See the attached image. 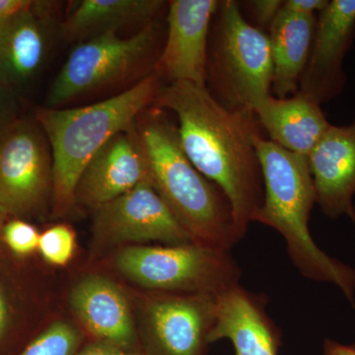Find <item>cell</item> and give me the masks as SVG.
<instances>
[{"label":"cell","mask_w":355,"mask_h":355,"mask_svg":"<svg viewBox=\"0 0 355 355\" xmlns=\"http://www.w3.org/2000/svg\"><path fill=\"white\" fill-rule=\"evenodd\" d=\"M214 20L207 49V88L226 109L254 114L272 95L268 36L245 20L234 0L220 1Z\"/></svg>","instance_id":"5b68a950"},{"label":"cell","mask_w":355,"mask_h":355,"mask_svg":"<svg viewBox=\"0 0 355 355\" xmlns=\"http://www.w3.org/2000/svg\"><path fill=\"white\" fill-rule=\"evenodd\" d=\"M10 85L7 81L6 73H4L3 69H2L1 64H0V88L4 86Z\"/></svg>","instance_id":"1f68e13d"},{"label":"cell","mask_w":355,"mask_h":355,"mask_svg":"<svg viewBox=\"0 0 355 355\" xmlns=\"http://www.w3.org/2000/svg\"><path fill=\"white\" fill-rule=\"evenodd\" d=\"M354 211H355V205H354Z\"/></svg>","instance_id":"d6a6232c"},{"label":"cell","mask_w":355,"mask_h":355,"mask_svg":"<svg viewBox=\"0 0 355 355\" xmlns=\"http://www.w3.org/2000/svg\"><path fill=\"white\" fill-rule=\"evenodd\" d=\"M323 355H355V343L343 345L327 338L324 343Z\"/></svg>","instance_id":"f1b7e54d"},{"label":"cell","mask_w":355,"mask_h":355,"mask_svg":"<svg viewBox=\"0 0 355 355\" xmlns=\"http://www.w3.org/2000/svg\"><path fill=\"white\" fill-rule=\"evenodd\" d=\"M164 6L161 0H83L60 24V36L78 44L123 26L146 27Z\"/></svg>","instance_id":"ffe728a7"},{"label":"cell","mask_w":355,"mask_h":355,"mask_svg":"<svg viewBox=\"0 0 355 355\" xmlns=\"http://www.w3.org/2000/svg\"><path fill=\"white\" fill-rule=\"evenodd\" d=\"M220 1L173 0L168 31L153 72L166 84L186 81L207 87L210 28Z\"/></svg>","instance_id":"30bf717a"},{"label":"cell","mask_w":355,"mask_h":355,"mask_svg":"<svg viewBox=\"0 0 355 355\" xmlns=\"http://www.w3.org/2000/svg\"><path fill=\"white\" fill-rule=\"evenodd\" d=\"M53 158L39 121L20 119L0 139V209L15 218L40 216L53 203Z\"/></svg>","instance_id":"ba28073f"},{"label":"cell","mask_w":355,"mask_h":355,"mask_svg":"<svg viewBox=\"0 0 355 355\" xmlns=\"http://www.w3.org/2000/svg\"><path fill=\"white\" fill-rule=\"evenodd\" d=\"M253 142L263 180V200L253 222L275 229L286 243L294 266L306 279L335 284L355 307V270L320 249L309 221L316 203L307 156L282 148L261 133Z\"/></svg>","instance_id":"7a4b0ae2"},{"label":"cell","mask_w":355,"mask_h":355,"mask_svg":"<svg viewBox=\"0 0 355 355\" xmlns=\"http://www.w3.org/2000/svg\"><path fill=\"white\" fill-rule=\"evenodd\" d=\"M254 20L261 27H270L282 9V0H254L247 2Z\"/></svg>","instance_id":"d4e9b609"},{"label":"cell","mask_w":355,"mask_h":355,"mask_svg":"<svg viewBox=\"0 0 355 355\" xmlns=\"http://www.w3.org/2000/svg\"><path fill=\"white\" fill-rule=\"evenodd\" d=\"M162 80L154 72L123 92L78 108L37 109L53 158L51 210L67 216L77 209L76 189L89 161L112 137L130 130L142 112L153 107Z\"/></svg>","instance_id":"277c9868"},{"label":"cell","mask_w":355,"mask_h":355,"mask_svg":"<svg viewBox=\"0 0 355 355\" xmlns=\"http://www.w3.org/2000/svg\"><path fill=\"white\" fill-rule=\"evenodd\" d=\"M71 306L77 317L102 342L127 349L135 338L127 298L111 280L87 277L72 291Z\"/></svg>","instance_id":"ac0fdd59"},{"label":"cell","mask_w":355,"mask_h":355,"mask_svg":"<svg viewBox=\"0 0 355 355\" xmlns=\"http://www.w3.org/2000/svg\"><path fill=\"white\" fill-rule=\"evenodd\" d=\"M40 235L34 225L18 218L6 222L2 232L4 244L19 257L29 256L38 249Z\"/></svg>","instance_id":"603a6c76"},{"label":"cell","mask_w":355,"mask_h":355,"mask_svg":"<svg viewBox=\"0 0 355 355\" xmlns=\"http://www.w3.org/2000/svg\"><path fill=\"white\" fill-rule=\"evenodd\" d=\"M329 0H286L282 10L297 15H315L328 6Z\"/></svg>","instance_id":"484cf974"},{"label":"cell","mask_w":355,"mask_h":355,"mask_svg":"<svg viewBox=\"0 0 355 355\" xmlns=\"http://www.w3.org/2000/svg\"><path fill=\"white\" fill-rule=\"evenodd\" d=\"M55 2L33 6L0 22V64L12 87L23 85L41 69L55 23Z\"/></svg>","instance_id":"2e32d148"},{"label":"cell","mask_w":355,"mask_h":355,"mask_svg":"<svg viewBox=\"0 0 355 355\" xmlns=\"http://www.w3.org/2000/svg\"><path fill=\"white\" fill-rule=\"evenodd\" d=\"M94 233L109 243L157 241L167 245L193 242L150 179L94 209Z\"/></svg>","instance_id":"9c48e42d"},{"label":"cell","mask_w":355,"mask_h":355,"mask_svg":"<svg viewBox=\"0 0 355 355\" xmlns=\"http://www.w3.org/2000/svg\"><path fill=\"white\" fill-rule=\"evenodd\" d=\"M9 316H10V312H9L8 303H7L4 292L0 286V340L3 338L7 327H8Z\"/></svg>","instance_id":"f546056e"},{"label":"cell","mask_w":355,"mask_h":355,"mask_svg":"<svg viewBox=\"0 0 355 355\" xmlns=\"http://www.w3.org/2000/svg\"><path fill=\"white\" fill-rule=\"evenodd\" d=\"M254 114L270 141L307 157L331 127L321 105L300 91L286 98L270 95Z\"/></svg>","instance_id":"e0dca14e"},{"label":"cell","mask_w":355,"mask_h":355,"mask_svg":"<svg viewBox=\"0 0 355 355\" xmlns=\"http://www.w3.org/2000/svg\"><path fill=\"white\" fill-rule=\"evenodd\" d=\"M149 179L190 233L193 242L231 251L237 244L232 207L225 193L187 157L177 127L162 110L146 109L135 123Z\"/></svg>","instance_id":"3957f363"},{"label":"cell","mask_w":355,"mask_h":355,"mask_svg":"<svg viewBox=\"0 0 355 355\" xmlns=\"http://www.w3.org/2000/svg\"><path fill=\"white\" fill-rule=\"evenodd\" d=\"M80 340L74 327L55 322L37 336L21 355H74Z\"/></svg>","instance_id":"44dd1931"},{"label":"cell","mask_w":355,"mask_h":355,"mask_svg":"<svg viewBox=\"0 0 355 355\" xmlns=\"http://www.w3.org/2000/svg\"><path fill=\"white\" fill-rule=\"evenodd\" d=\"M355 38V0H331L319 13L299 90L320 105L343 92V60Z\"/></svg>","instance_id":"7c38bea8"},{"label":"cell","mask_w":355,"mask_h":355,"mask_svg":"<svg viewBox=\"0 0 355 355\" xmlns=\"http://www.w3.org/2000/svg\"><path fill=\"white\" fill-rule=\"evenodd\" d=\"M33 3L32 0H0V22L29 8Z\"/></svg>","instance_id":"83f0119b"},{"label":"cell","mask_w":355,"mask_h":355,"mask_svg":"<svg viewBox=\"0 0 355 355\" xmlns=\"http://www.w3.org/2000/svg\"><path fill=\"white\" fill-rule=\"evenodd\" d=\"M316 203L324 216H349L355 222V121L331 125L308 155Z\"/></svg>","instance_id":"9a60e30c"},{"label":"cell","mask_w":355,"mask_h":355,"mask_svg":"<svg viewBox=\"0 0 355 355\" xmlns=\"http://www.w3.org/2000/svg\"><path fill=\"white\" fill-rule=\"evenodd\" d=\"M268 299L238 286L216 295V320L209 343L228 340L235 355H279L282 331L266 311Z\"/></svg>","instance_id":"5bb4252c"},{"label":"cell","mask_w":355,"mask_h":355,"mask_svg":"<svg viewBox=\"0 0 355 355\" xmlns=\"http://www.w3.org/2000/svg\"><path fill=\"white\" fill-rule=\"evenodd\" d=\"M116 266L139 286L164 292L217 295L240 284L242 275L230 251L195 242L123 248Z\"/></svg>","instance_id":"52a82bcc"},{"label":"cell","mask_w":355,"mask_h":355,"mask_svg":"<svg viewBox=\"0 0 355 355\" xmlns=\"http://www.w3.org/2000/svg\"><path fill=\"white\" fill-rule=\"evenodd\" d=\"M8 217L6 212L3 211L1 209H0V254L2 253V250H3V237H2V232H3V227L6 223V218Z\"/></svg>","instance_id":"4dcf8cb0"},{"label":"cell","mask_w":355,"mask_h":355,"mask_svg":"<svg viewBox=\"0 0 355 355\" xmlns=\"http://www.w3.org/2000/svg\"><path fill=\"white\" fill-rule=\"evenodd\" d=\"M76 246V233L64 224L53 226L40 235L38 250L50 265H67L73 257Z\"/></svg>","instance_id":"7402d4cb"},{"label":"cell","mask_w":355,"mask_h":355,"mask_svg":"<svg viewBox=\"0 0 355 355\" xmlns=\"http://www.w3.org/2000/svg\"><path fill=\"white\" fill-rule=\"evenodd\" d=\"M19 104L15 88L11 85L0 88V139L17 123Z\"/></svg>","instance_id":"cb8c5ba5"},{"label":"cell","mask_w":355,"mask_h":355,"mask_svg":"<svg viewBox=\"0 0 355 355\" xmlns=\"http://www.w3.org/2000/svg\"><path fill=\"white\" fill-rule=\"evenodd\" d=\"M316 24V15H297L282 9L270 24L268 40L273 65L272 91L275 97L286 98L298 92Z\"/></svg>","instance_id":"d6986e66"},{"label":"cell","mask_w":355,"mask_h":355,"mask_svg":"<svg viewBox=\"0 0 355 355\" xmlns=\"http://www.w3.org/2000/svg\"><path fill=\"white\" fill-rule=\"evenodd\" d=\"M216 295L163 294L146 307L155 355H207L216 320Z\"/></svg>","instance_id":"8fae6325"},{"label":"cell","mask_w":355,"mask_h":355,"mask_svg":"<svg viewBox=\"0 0 355 355\" xmlns=\"http://www.w3.org/2000/svg\"><path fill=\"white\" fill-rule=\"evenodd\" d=\"M153 107L176 114L180 144L191 164L225 193L238 241L263 200V180L253 137V113L226 109L209 89L179 81L159 90Z\"/></svg>","instance_id":"6da1fadb"},{"label":"cell","mask_w":355,"mask_h":355,"mask_svg":"<svg viewBox=\"0 0 355 355\" xmlns=\"http://www.w3.org/2000/svg\"><path fill=\"white\" fill-rule=\"evenodd\" d=\"M76 355H146L141 354H137V352H128L123 347H118V345H113L107 342H102L92 343L88 347H84L79 354Z\"/></svg>","instance_id":"4316f807"},{"label":"cell","mask_w":355,"mask_h":355,"mask_svg":"<svg viewBox=\"0 0 355 355\" xmlns=\"http://www.w3.org/2000/svg\"><path fill=\"white\" fill-rule=\"evenodd\" d=\"M148 178V165L135 125L112 137L89 161L77 183V207L97 209Z\"/></svg>","instance_id":"4fadbf2b"},{"label":"cell","mask_w":355,"mask_h":355,"mask_svg":"<svg viewBox=\"0 0 355 355\" xmlns=\"http://www.w3.org/2000/svg\"><path fill=\"white\" fill-rule=\"evenodd\" d=\"M109 31L78 43L70 51L46 96L48 108L70 102L130 80L137 83L153 73L157 44L154 23L130 38Z\"/></svg>","instance_id":"8992f818"}]
</instances>
